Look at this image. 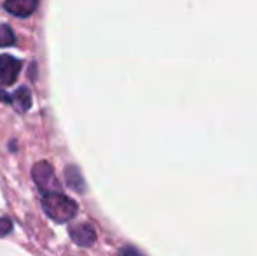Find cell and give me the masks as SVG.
<instances>
[{
  "mask_svg": "<svg viewBox=\"0 0 257 256\" xmlns=\"http://www.w3.org/2000/svg\"><path fill=\"white\" fill-rule=\"evenodd\" d=\"M16 44V35L9 25H0V48H9Z\"/></svg>",
  "mask_w": 257,
  "mask_h": 256,
  "instance_id": "obj_8",
  "label": "cell"
},
{
  "mask_svg": "<svg viewBox=\"0 0 257 256\" xmlns=\"http://www.w3.org/2000/svg\"><path fill=\"white\" fill-rule=\"evenodd\" d=\"M0 102H2V104H11V95L4 92L2 88H0Z\"/></svg>",
  "mask_w": 257,
  "mask_h": 256,
  "instance_id": "obj_10",
  "label": "cell"
},
{
  "mask_svg": "<svg viewBox=\"0 0 257 256\" xmlns=\"http://www.w3.org/2000/svg\"><path fill=\"white\" fill-rule=\"evenodd\" d=\"M42 207H44L46 214L56 223H68L72 218H75L79 211L75 200L63 195V192L46 193L42 198Z\"/></svg>",
  "mask_w": 257,
  "mask_h": 256,
  "instance_id": "obj_1",
  "label": "cell"
},
{
  "mask_svg": "<svg viewBox=\"0 0 257 256\" xmlns=\"http://www.w3.org/2000/svg\"><path fill=\"white\" fill-rule=\"evenodd\" d=\"M13 230V221L9 218H0V235H7Z\"/></svg>",
  "mask_w": 257,
  "mask_h": 256,
  "instance_id": "obj_9",
  "label": "cell"
},
{
  "mask_svg": "<svg viewBox=\"0 0 257 256\" xmlns=\"http://www.w3.org/2000/svg\"><path fill=\"white\" fill-rule=\"evenodd\" d=\"M68 233H70L72 240H74L79 247H89V246H93L95 240H96L95 228H93L91 225H86V223L72 226Z\"/></svg>",
  "mask_w": 257,
  "mask_h": 256,
  "instance_id": "obj_4",
  "label": "cell"
},
{
  "mask_svg": "<svg viewBox=\"0 0 257 256\" xmlns=\"http://www.w3.org/2000/svg\"><path fill=\"white\" fill-rule=\"evenodd\" d=\"M32 176H34V181L37 185L39 192L41 193H54L61 192V185L58 181L56 174H54V168L48 161H39L32 168Z\"/></svg>",
  "mask_w": 257,
  "mask_h": 256,
  "instance_id": "obj_2",
  "label": "cell"
},
{
  "mask_svg": "<svg viewBox=\"0 0 257 256\" xmlns=\"http://www.w3.org/2000/svg\"><path fill=\"white\" fill-rule=\"evenodd\" d=\"M39 0H6L4 2V9L9 14L18 18H28L30 14L35 13Z\"/></svg>",
  "mask_w": 257,
  "mask_h": 256,
  "instance_id": "obj_5",
  "label": "cell"
},
{
  "mask_svg": "<svg viewBox=\"0 0 257 256\" xmlns=\"http://www.w3.org/2000/svg\"><path fill=\"white\" fill-rule=\"evenodd\" d=\"M11 106L18 111V113H27L32 106V92L27 86H21L11 95Z\"/></svg>",
  "mask_w": 257,
  "mask_h": 256,
  "instance_id": "obj_6",
  "label": "cell"
},
{
  "mask_svg": "<svg viewBox=\"0 0 257 256\" xmlns=\"http://www.w3.org/2000/svg\"><path fill=\"white\" fill-rule=\"evenodd\" d=\"M65 181H67V185L70 186V188H74L77 193H84L86 183H84V179H82V174L79 172V168L75 167V165L65 168Z\"/></svg>",
  "mask_w": 257,
  "mask_h": 256,
  "instance_id": "obj_7",
  "label": "cell"
},
{
  "mask_svg": "<svg viewBox=\"0 0 257 256\" xmlns=\"http://www.w3.org/2000/svg\"><path fill=\"white\" fill-rule=\"evenodd\" d=\"M21 67H23L21 60L14 58L11 55H0V81H2V84H14L21 72Z\"/></svg>",
  "mask_w": 257,
  "mask_h": 256,
  "instance_id": "obj_3",
  "label": "cell"
}]
</instances>
